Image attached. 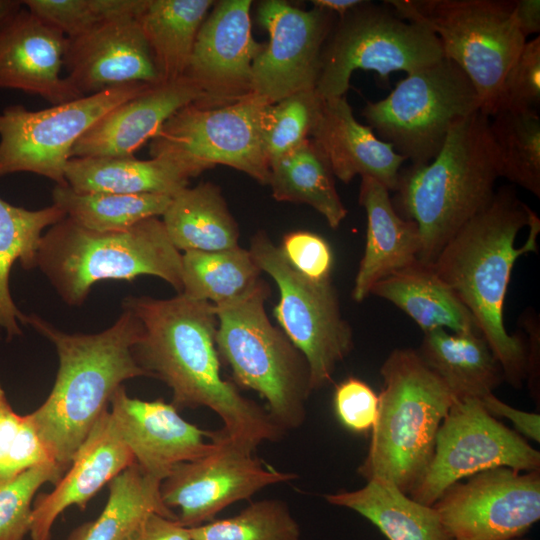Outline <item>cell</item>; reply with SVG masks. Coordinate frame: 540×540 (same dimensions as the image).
Here are the masks:
<instances>
[{"label":"cell","instance_id":"1","mask_svg":"<svg viewBox=\"0 0 540 540\" xmlns=\"http://www.w3.org/2000/svg\"><path fill=\"white\" fill-rule=\"evenodd\" d=\"M142 332L132 352L148 377L164 382L177 410L206 407L223 422L226 437L255 450L265 441L284 437L267 409L246 398L235 383L224 380L216 347L215 305L182 294L168 299L129 296Z\"/></svg>","mask_w":540,"mask_h":540},{"label":"cell","instance_id":"2","mask_svg":"<svg viewBox=\"0 0 540 540\" xmlns=\"http://www.w3.org/2000/svg\"><path fill=\"white\" fill-rule=\"evenodd\" d=\"M539 232L537 214L511 187H501L430 265L473 315L503 378L515 388L527 377L528 352L521 337L505 328L504 301L516 260L538 252Z\"/></svg>","mask_w":540,"mask_h":540},{"label":"cell","instance_id":"3","mask_svg":"<svg viewBox=\"0 0 540 540\" xmlns=\"http://www.w3.org/2000/svg\"><path fill=\"white\" fill-rule=\"evenodd\" d=\"M26 325L53 343L58 355L52 390L29 415L65 473L114 392L128 379L147 376L132 352L142 325L126 308L111 327L93 334L66 333L36 314L27 315Z\"/></svg>","mask_w":540,"mask_h":540},{"label":"cell","instance_id":"4","mask_svg":"<svg viewBox=\"0 0 540 540\" xmlns=\"http://www.w3.org/2000/svg\"><path fill=\"white\" fill-rule=\"evenodd\" d=\"M500 176L489 117L478 110L448 133L434 159L400 170L397 208L419 231L418 261L431 265L446 243L488 206Z\"/></svg>","mask_w":540,"mask_h":540},{"label":"cell","instance_id":"5","mask_svg":"<svg viewBox=\"0 0 540 540\" xmlns=\"http://www.w3.org/2000/svg\"><path fill=\"white\" fill-rule=\"evenodd\" d=\"M380 375L378 415L357 473L409 494L432 459L438 430L456 399L411 348L391 351Z\"/></svg>","mask_w":540,"mask_h":540},{"label":"cell","instance_id":"6","mask_svg":"<svg viewBox=\"0 0 540 540\" xmlns=\"http://www.w3.org/2000/svg\"><path fill=\"white\" fill-rule=\"evenodd\" d=\"M37 268L71 306L83 304L102 280L151 275L182 291V253L157 217L115 232L88 230L65 217L42 236Z\"/></svg>","mask_w":540,"mask_h":540},{"label":"cell","instance_id":"7","mask_svg":"<svg viewBox=\"0 0 540 540\" xmlns=\"http://www.w3.org/2000/svg\"><path fill=\"white\" fill-rule=\"evenodd\" d=\"M268 283L260 279L245 295L215 305L216 347L236 385L257 392L283 430L299 428L312 393L306 358L266 313Z\"/></svg>","mask_w":540,"mask_h":540},{"label":"cell","instance_id":"8","mask_svg":"<svg viewBox=\"0 0 540 540\" xmlns=\"http://www.w3.org/2000/svg\"><path fill=\"white\" fill-rule=\"evenodd\" d=\"M403 19L439 40L443 57L474 85L481 111L490 116L502 81L527 39L514 15V0H387Z\"/></svg>","mask_w":540,"mask_h":540},{"label":"cell","instance_id":"9","mask_svg":"<svg viewBox=\"0 0 540 540\" xmlns=\"http://www.w3.org/2000/svg\"><path fill=\"white\" fill-rule=\"evenodd\" d=\"M478 110L481 101L470 79L442 58L407 74L387 97L367 102L362 115L411 165H424L436 157L454 125Z\"/></svg>","mask_w":540,"mask_h":540},{"label":"cell","instance_id":"10","mask_svg":"<svg viewBox=\"0 0 540 540\" xmlns=\"http://www.w3.org/2000/svg\"><path fill=\"white\" fill-rule=\"evenodd\" d=\"M443 57L438 38L422 25L401 18L391 6L363 1L327 37L315 91L323 100L345 96L355 70H372L382 80L407 74Z\"/></svg>","mask_w":540,"mask_h":540},{"label":"cell","instance_id":"11","mask_svg":"<svg viewBox=\"0 0 540 540\" xmlns=\"http://www.w3.org/2000/svg\"><path fill=\"white\" fill-rule=\"evenodd\" d=\"M249 251L279 289L274 315L306 358L312 391L328 385L337 365L354 348L353 331L342 316L331 279L315 281L299 273L264 231L251 238Z\"/></svg>","mask_w":540,"mask_h":540},{"label":"cell","instance_id":"12","mask_svg":"<svg viewBox=\"0 0 540 540\" xmlns=\"http://www.w3.org/2000/svg\"><path fill=\"white\" fill-rule=\"evenodd\" d=\"M269 103L251 93L228 105L181 108L150 140L152 158L179 165L190 178L215 165L239 170L267 185L269 163L261 141V120Z\"/></svg>","mask_w":540,"mask_h":540},{"label":"cell","instance_id":"13","mask_svg":"<svg viewBox=\"0 0 540 540\" xmlns=\"http://www.w3.org/2000/svg\"><path fill=\"white\" fill-rule=\"evenodd\" d=\"M152 85L132 83L31 111L17 104L0 112V178L18 172L67 185L65 167L77 141L102 116Z\"/></svg>","mask_w":540,"mask_h":540},{"label":"cell","instance_id":"14","mask_svg":"<svg viewBox=\"0 0 540 540\" xmlns=\"http://www.w3.org/2000/svg\"><path fill=\"white\" fill-rule=\"evenodd\" d=\"M497 467L540 470V452L489 414L481 400H455L438 430L432 459L408 495L432 506L452 484Z\"/></svg>","mask_w":540,"mask_h":540},{"label":"cell","instance_id":"15","mask_svg":"<svg viewBox=\"0 0 540 540\" xmlns=\"http://www.w3.org/2000/svg\"><path fill=\"white\" fill-rule=\"evenodd\" d=\"M432 507L452 540L522 538L540 519V472L488 469L452 484Z\"/></svg>","mask_w":540,"mask_h":540},{"label":"cell","instance_id":"16","mask_svg":"<svg viewBox=\"0 0 540 540\" xmlns=\"http://www.w3.org/2000/svg\"><path fill=\"white\" fill-rule=\"evenodd\" d=\"M216 447L208 455L172 468L160 485L163 503L179 508L177 521L192 528L227 506L249 499L261 489L295 479L294 473L266 467L254 450L215 431Z\"/></svg>","mask_w":540,"mask_h":540},{"label":"cell","instance_id":"17","mask_svg":"<svg viewBox=\"0 0 540 540\" xmlns=\"http://www.w3.org/2000/svg\"><path fill=\"white\" fill-rule=\"evenodd\" d=\"M257 12L269 42L253 62L252 93L274 104L315 89L333 13L317 7L303 10L280 0L260 2Z\"/></svg>","mask_w":540,"mask_h":540},{"label":"cell","instance_id":"18","mask_svg":"<svg viewBox=\"0 0 540 540\" xmlns=\"http://www.w3.org/2000/svg\"><path fill=\"white\" fill-rule=\"evenodd\" d=\"M251 5L219 1L201 25L185 74L202 94L193 104L216 108L252 93V65L265 44L252 37Z\"/></svg>","mask_w":540,"mask_h":540},{"label":"cell","instance_id":"19","mask_svg":"<svg viewBox=\"0 0 540 540\" xmlns=\"http://www.w3.org/2000/svg\"><path fill=\"white\" fill-rule=\"evenodd\" d=\"M109 405L113 426L135 462L161 481L177 464L202 458L216 447L215 431L191 424L161 399L131 398L122 385Z\"/></svg>","mask_w":540,"mask_h":540},{"label":"cell","instance_id":"20","mask_svg":"<svg viewBox=\"0 0 540 540\" xmlns=\"http://www.w3.org/2000/svg\"><path fill=\"white\" fill-rule=\"evenodd\" d=\"M64 67L82 96L132 83H162L137 19L104 21L67 38Z\"/></svg>","mask_w":540,"mask_h":540},{"label":"cell","instance_id":"21","mask_svg":"<svg viewBox=\"0 0 540 540\" xmlns=\"http://www.w3.org/2000/svg\"><path fill=\"white\" fill-rule=\"evenodd\" d=\"M67 37L21 8L0 27V89L39 95L53 105L82 96L61 76Z\"/></svg>","mask_w":540,"mask_h":540},{"label":"cell","instance_id":"22","mask_svg":"<svg viewBox=\"0 0 540 540\" xmlns=\"http://www.w3.org/2000/svg\"><path fill=\"white\" fill-rule=\"evenodd\" d=\"M134 462L113 426L109 410L104 411L54 489L35 497L31 540H49L54 522L65 509L73 505L84 509L103 486Z\"/></svg>","mask_w":540,"mask_h":540},{"label":"cell","instance_id":"23","mask_svg":"<svg viewBox=\"0 0 540 540\" xmlns=\"http://www.w3.org/2000/svg\"><path fill=\"white\" fill-rule=\"evenodd\" d=\"M201 97L187 76L152 85L102 116L77 141L72 157L133 156L173 114Z\"/></svg>","mask_w":540,"mask_h":540},{"label":"cell","instance_id":"24","mask_svg":"<svg viewBox=\"0 0 540 540\" xmlns=\"http://www.w3.org/2000/svg\"><path fill=\"white\" fill-rule=\"evenodd\" d=\"M310 139L342 182L360 175L375 179L389 191L396 190L407 160L379 139L371 127L355 119L345 96L324 100Z\"/></svg>","mask_w":540,"mask_h":540},{"label":"cell","instance_id":"25","mask_svg":"<svg viewBox=\"0 0 540 540\" xmlns=\"http://www.w3.org/2000/svg\"><path fill=\"white\" fill-rule=\"evenodd\" d=\"M359 204L367 216L366 242L352 289V298L362 302L372 287L384 278L418 261L421 241L413 220L400 216L389 190L370 177H361Z\"/></svg>","mask_w":540,"mask_h":540},{"label":"cell","instance_id":"26","mask_svg":"<svg viewBox=\"0 0 540 540\" xmlns=\"http://www.w3.org/2000/svg\"><path fill=\"white\" fill-rule=\"evenodd\" d=\"M190 176L176 163L154 157H72L65 167L67 185L79 193L161 194L175 196Z\"/></svg>","mask_w":540,"mask_h":540},{"label":"cell","instance_id":"27","mask_svg":"<svg viewBox=\"0 0 540 540\" xmlns=\"http://www.w3.org/2000/svg\"><path fill=\"white\" fill-rule=\"evenodd\" d=\"M418 353L456 400H481L504 379L499 362L481 334L434 329L424 333Z\"/></svg>","mask_w":540,"mask_h":540},{"label":"cell","instance_id":"28","mask_svg":"<svg viewBox=\"0 0 540 540\" xmlns=\"http://www.w3.org/2000/svg\"><path fill=\"white\" fill-rule=\"evenodd\" d=\"M370 295L394 304L424 333L443 328L481 334L473 315L430 265L417 262L396 272L377 282Z\"/></svg>","mask_w":540,"mask_h":540},{"label":"cell","instance_id":"29","mask_svg":"<svg viewBox=\"0 0 540 540\" xmlns=\"http://www.w3.org/2000/svg\"><path fill=\"white\" fill-rule=\"evenodd\" d=\"M326 501L351 509L373 523L388 540H452L432 506L423 505L383 479L354 491L326 494Z\"/></svg>","mask_w":540,"mask_h":540},{"label":"cell","instance_id":"30","mask_svg":"<svg viewBox=\"0 0 540 540\" xmlns=\"http://www.w3.org/2000/svg\"><path fill=\"white\" fill-rule=\"evenodd\" d=\"M166 233L179 251H219L239 246V227L219 187L206 182L172 197L162 215Z\"/></svg>","mask_w":540,"mask_h":540},{"label":"cell","instance_id":"31","mask_svg":"<svg viewBox=\"0 0 540 540\" xmlns=\"http://www.w3.org/2000/svg\"><path fill=\"white\" fill-rule=\"evenodd\" d=\"M66 217L56 205L39 210L14 206L0 197V328L7 338L22 334L27 315L16 306L9 288L12 266L20 262L25 270L37 268V255L46 228Z\"/></svg>","mask_w":540,"mask_h":540},{"label":"cell","instance_id":"32","mask_svg":"<svg viewBox=\"0 0 540 540\" xmlns=\"http://www.w3.org/2000/svg\"><path fill=\"white\" fill-rule=\"evenodd\" d=\"M212 0H148L137 18L161 82L185 76L194 43Z\"/></svg>","mask_w":540,"mask_h":540},{"label":"cell","instance_id":"33","mask_svg":"<svg viewBox=\"0 0 540 540\" xmlns=\"http://www.w3.org/2000/svg\"><path fill=\"white\" fill-rule=\"evenodd\" d=\"M161 482L134 462L107 484L109 497L101 514L75 528L67 540H126L150 514L177 519L162 501Z\"/></svg>","mask_w":540,"mask_h":540},{"label":"cell","instance_id":"34","mask_svg":"<svg viewBox=\"0 0 540 540\" xmlns=\"http://www.w3.org/2000/svg\"><path fill=\"white\" fill-rule=\"evenodd\" d=\"M269 171L267 185L277 201L311 206L332 229L347 216L329 163L311 139L270 163Z\"/></svg>","mask_w":540,"mask_h":540},{"label":"cell","instance_id":"35","mask_svg":"<svg viewBox=\"0 0 540 540\" xmlns=\"http://www.w3.org/2000/svg\"><path fill=\"white\" fill-rule=\"evenodd\" d=\"M261 270L249 249L237 246L219 251L182 254V294L214 305L237 299L258 283Z\"/></svg>","mask_w":540,"mask_h":540},{"label":"cell","instance_id":"36","mask_svg":"<svg viewBox=\"0 0 540 540\" xmlns=\"http://www.w3.org/2000/svg\"><path fill=\"white\" fill-rule=\"evenodd\" d=\"M172 197L161 194L79 193L68 185H56L53 204L67 218L88 230H127L148 218L162 216Z\"/></svg>","mask_w":540,"mask_h":540},{"label":"cell","instance_id":"37","mask_svg":"<svg viewBox=\"0 0 540 540\" xmlns=\"http://www.w3.org/2000/svg\"><path fill=\"white\" fill-rule=\"evenodd\" d=\"M500 176L540 197L538 111H502L489 117Z\"/></svg>","mask_w":540,"mask_h":540},{"label":"cell","instance_id":"38","mask_svg":"<svg viewBox=\"0 0 540 540\" xmlns=\"http://www.w3.org/2000/svg\"><path fill=\"white\" fill-rule=\"evenodd\" d=\"M192 540H301L300 527L286 502L259 500L239 514L189 528Z\"/></svg>","mask_w":540,"mask_h":540},{"label":"cell","instance_id":"39","mask_svg":"<svg viewBox=\"0 0 540 540\" xmlns=\"http://www.w3.org/2000/svg\"><path fill=\"white\" fill-rule=\"evenodd\" d=\"M323 102L312 89L266 106L261 120V141L269 164L310 139Z\"/></svg>","mask_w":540,"mask_h":540},{"label":"cell","instance_id":"40","mask_svg":"<svg viewBox=\"0 0 540 540\" xmlns=\"http://www.w3.org/2000/svg\"><path fill=\"white\" fill-rule=\"evenodd\" d=\"M51 463L55 461L30 415L15 412L0 383V486L30 468Z\"/></svg>","mask_w":540,"mask_h":540},{"label":"cell","instance_id":"41","mask_svg":"<svg viewBox=\"0 0 540 540\" xmlns=\"http://www.w3.org/2000/svg\"><path fill=\"white\" fill-rule=\"evenodd\" d=\"M63 475L57 464H43L0 486V540H24L30 531L37 491L45 483L55 485Z\"/></svg>","mask_w":540,"mask_h":540},{"label":"cell","instance_id":"42","mask_svg":"<svg viewBox=\"0 0 540 540\" xmlns=\"http://www.w3.org/2000/svg\"><path fill=\"white\" fill-rule=\"evenodd\" d=\"M540 37L526 41L508 69L489 117L502 111H538Z\"/></svg>","mask_w":540,"mask_h":540},{"label":"cell","instance_id":"43","mask_svg":"<svg viewBox=\"0 0 540 540\" xmlns=\"http://www.w3.org/2000/svg\"><path fill=\"white\" fill-rule=\"evenodd\" d=\"M334 410L338 420L355 433L371 431L378 415L379 399L363 380L349 377L334 392Z\"/></svg>","mask_w":540,"mask_h":540},{"label":"cell","instance_id":"44","mask_svg":"<svg viewBox=\"0 0 540 540\" xmlns=\"http://www.w3.org/2000/svg\"><path fill=\"white\" fill-rule=\"evenodd\" d=\"M284 257L305 277L323 281L330 279L333 254L329 243L309 231H292L284 235L279 246Z\"/></svg>","mask_w":540,"mask_h":540},{"label":"cell","instance_id":"45","mask_svg":"<svg viewBox=\"0 0 540 540\" xmlns=\"http://www.w3.org/2000/svg\"><path fill=\"white\" fill-rule=\"evenodd\" d=\"M22 3L67 38L82 35L101 23L90 0H25Z\"/></svg>","mask_w":540,"mask_h":540},{"label":"cell","instance_id":"46","mask_svg":"<svg viewBox=\"0 0 540 540\" xmlns=\"http://www.w3.org/2000/svg\"><path fill=\"white\" fill-rule=\"evenodd\" d=\"M487 412L492 416H501L508 419L518 433L539 443L540 441V415L516 409L498 399L493 393L481 399Z\"/></svg>","mask_w":540,"mask_h":540},{"label":"cell","instance_id":"47","mask_svg":"<svg viewBox=\"0 0 540 540\" xmlns=\"http://www.w3.org/2000/svg\"><path fill=\"white\" fill-rule=\"evenodd\" d=\"M126 540H192L189 528L177 519L150 514Z\"/></svg>","mask_w":540,"mask_h":540},{"label":"cell","instance_id":"48","mask_svg":"<svg viewBox=\"0 0 540 540\" xmlns=\"http://www.w3.org/2000/svg\"><path fill=\"white\" fill-rule=\"evenodd\" d=\"M94 12L101 22L137 19L144 11L148 0H90Z\"/></svg>","mask_w":540,"mask_h":540},{"label":"cell","instance_id":"49","mask_svg":"<svg viewBox=\"0 0 540 540\" xmlns=\"http://www.w3.org/2000/svg\"><path fill=\"white\" fill-rule=\"evenodd\" d=\"M514 15L517 25L527 39L540 31V1L514 0Z\"/></svg>","mask_w":540,"mask_h":540},{"label":"cell","instance_id":"50","mask_svg":"<svg viewBox=\"0 0 540 540\" xmlns=\"http://www.w3.org/2000/svg\"><path fill=\"white\" fill-rule=\"evenodd\" d=\"M362 0H312L314 7L337 13L339 17L344 16L350 10L360 5Z\"/></svg>","mask_w":540,"mask_h":540},{"label":"cell","instance_id":"51","mask_svg":"<svg viewBox=\"0 0 540 540\" xmlns=\"http://www.w3.org/2000/svg\"><path fill=\"white\" fill-rule=\"evenodd\" d=\"M22 7L23 3L19 0H0V27Z\"/></svg>","mask_w":540,"mask_h":540},{"label":"cell","instance_id":"52","mask_svg":"<svg viewBox=\"0 0 540 540\" xmlns=\"http://www.w3.org/2000/svg\"><path fill=\"white\" fill-rule=\"evenodd\" d=\"M512 540H527V539L522 537V538H517V539H512Z\"/></svg>","mask_w":540,"mask_h":540}]
</instances>
